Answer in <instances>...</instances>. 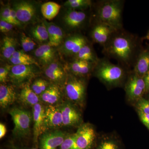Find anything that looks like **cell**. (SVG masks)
Listing matches in <instances>:
<instances>
[{"instance_id": "1", "label": "cell", "mask_w": 149, "mask_h": 149, "mask_svg": "<svg viewBox=\"0 0 149 149\" xmlns=\"http://www.w3.org/2000/svg\"><path fill=\"white\" fill-rule=\"evenodd\" d=\"M142 48L139 37L123 29L113 34L102 52L107 58L114 59L118 64L132 70Z\"/></svg>"}, {"instance_id": "40", "label": "cell", "mask_w": 149, "mask_h": 149, "mask_svg": "<svg viewBox=\"0 0 149 149\" xmlns=\"http://www.w3.org/2000/svg\"><path fill=\"white\" fill-rule=\"evenodd\" d=\"M10 14L12 24H13L14 26H21L22 24L19 21L18 19H17V17L15 12V11L13 9V8L12 7H11Z\"/></svg>"}, {"instance_id": "12", "label": "cell", "mask_w": 149, "mask_h": 149, "mask_svg": "<svg viewBox=\"0 0 149 149\" xmlns=\"http://www.w3.org/2000/svg\"><path fill=\"white\" fill-rule=\"evenodd\" d=\"M89 18V15L85 11L68 9L63 19L65 26L68 29L75 31L85 27Z\"/></svg>"}, {"instance_id": "15", "label": "cell", "mask_w": 149, "mask_h": 149, "mask_svg": "<svg viewBox=\"0 0 149 149\" xmlns=\"http://www.w3.org/2000/svg\"><path fill=\"white\" fill-rule=\"evenodd\" d=\"M67 134L62 130L47 131L40 137V149H56L64 141Z\"/></svg>"}, {"instance_id": "25", "label": "cell", "mask_w": 149, "mask_h": 149, "mask_svg": "<svg viewBox=\"0 0 149 149\" xmlns=\"http://www.w3.org/2000/svg\"><path fill=\"white\" fill-rule=\"evenodd\" d=\"M99 59L93 45L89 42L72 58V60L85 61L94 63H97Z\"/></svg>"}, {"instance_id": "42", "label": "cell", "mask_w": 149, "mask_h": 149, "mask_svg": "<svg viewBox=\"0 0 149 149\" xmlns=\"http://www.w3.org/2000/svg\"><path fill=\"white\" fill-rule=\"evenodd\" d=\"M143 39H146V40H147L149 41V30H148V33H147L146 37H144Z\"/></svg>"}, {"instance_id": "45", "label": "cell", "mask_w": 149, "mask_h": 149, "mask_svg": "<svg viewBox=\"0 0 149 149\" xmlns=\"http://www.w3.org/2000/svg\"><path fill=\"white\" fill-rule=\"evenodd\" d=\"M148 100L149 101V99H148Z\"/></svg>"}, {"instance_id": "29", "label": "cell", "mask_w": 149, "mask_h": 149, "mask_svg": "<svg viewBox=\"0 0 149 149\" xmlns=\"http://www.w3.org/2000/svg\"><path fill=\"white\" fill-rule=\"evenodd\" d=\"M61 7V6L57 3L53 1L47 2L44 3L41 6V12L46 19L51 20L58 14Z\"/></svg>"}, {"instance_id": "10", "label": "cell", "mask_w": 149, "mask_h": 149, "mask_svg": "<svg viewBox=\"0 0 149 149\" xmlns=\"http://www.w3.org/2000/svg\"><path fill=\"white\" fill-rule=\"evenodd\" d=\"M116 31L117 30L109 24L94 20L91 30V37L94 43L100 44L103 47Z\"/></svg>"}, {"instance_id": "41", "label": "cell", "mask_w": 149, "mask_h": 149, "mask_svg": "<svg viewBox=\"0 0 149 149\" xmlns=\"http://www.w3.org/2000/svg\"><path fill=\"white\" fill-rule=\"evenodd\" d=\"M7 129L6 125L2 123H0V139H2L6 136Z\"/></svg>"}, {"instance_id": "39", "label": "cell", "mask_w": 149, "mask_h": 149, "mask_svg": "<svg viewBox=\"0 0 149 149\" xmlns=\"http://www.w3.org/2000/svg\"><path fill=\"white\" fill-rule=\"evenodd\" d=\"M136 110L140 120L149 130V115L145 114L139 109H136Z\"/></svg>"}, {"instance_id": "31", "label": "cell", "mask_w": 149, "mask_h": 149, "mask_svg": "<svg viewBox=\"0 0 149 149\" xmlns=\"http://www.w3.org/2000/svg\"><path fill=\"white\" fill-rule=\"evenodd\" d=\"M96 149H121V147L117 139L106 136L100 140Z\"/></svg>"}, {"instance_id": "32", "label": "cell", "mask_w": 149, "mask_h": 149, "mask_svg": "<svg viewBox=\"0 0 149 149\" xmlns=\"http://www.w3.org/2000/svg\"><path fill=\"white\" fill-rule=\"evenodd\" d=\"M51 83L47 79L38 78L31 84L32 91L38 96L42 95L51 85Z\"/></svg>"}, {"instance_id": "43", "label": "cell", "mask_w": 149, "mask_h": 149, "mask_svg": "<svg viewBox=\"0 0 149 149\" xmlns=\"http://www.w3.org/2000/svg\"><path fill=\"white\" fill-rule=\"evenodd\" d=\"M12 149H38L37 148H30V149H20L19 148H17V147H16L15 146L12 147Z\"/></svg>"}, {"instance_id": "37", "label": "cell", "mask_w": 149, "mask_h": 149, "mask_svg": "<svg viewBox=\"0 0 149 149\" xmlns=\"http://www.w3.org/2000/svg\"><path fill=\"white\" fill-rule=\"evenodd\" d=\"M10 8L11 7L8 5L6 6L1 8L0 17H1V19L4 20L12 24L10 14Z\"/></svg>"}, {"instance_id": "38", "label": "cell", "mask_w": 149, "mask_h": 149, "mask_svg": "<svg viewBox=\"0 0 149 149\" xmlns=\"http://www.w3.org/2000/svg\"><path fill=\"white\" fill-rule=\"evenodd\" d=\"M14 25L10 23L4 21L0 20V30L3 33H7L13 29Z\"/></svg>"}, {"instance_id": "30", "label": "cell", "mask_w": 149, "mask_h": 149, "mask_svg": "<svg viewBox=\"0 0 149 149\" xmlns=\"http://www.w3.org/2000/svg\"><path fill=\"white\" fill-rule=\"evenodd\" d=\"M93 5L91 0H68L64 6L68 9L80 11H86L91 8Z\"/></svg>"}, {"instance_id": "14", "label": "cell", "mask_w": 149, "mask_h": 149, "mask_svg": "<svg viewBox=\"0 0 149 149\" xmlns=\"http://www.w3.org/2000/svg\"><path fill=\"white\" fill-rule=\"evenodd\" d=\"M88 42L84 35L79 33H74L65 40L61 47V52L65 55L72 58Z\"/></svg>"}, {"instance_id": "24", "label": "cell", "mask_w": 149, "mask_h": 149, "mask_svg": "<svg viewBox=\"0 0 149 149\" xmlns=\"http://www.w3.org/2000/svg\"><path fill=\"white\" fill-rule=\"evenodd\" d=\"M47 29L49 34V42L48 44L54 47H57L63 41V31L61 28L56 24L44 22Z\"/></svg>"}, {"instance_id": "36", "label": "cell", "mask_w": 149, "mask_h": 149, "mask_svg": "<svg viewBox=\"0 0 149 149\" xmlns=\"http://www.w3.org/2000/svg\"><path fill=\"white\" fill-rule=\"evenodd\" d=\"M12 65H5L0 68V82L1 84H6L8 81L9 74Z\"/></svg>"}, {"instance_id": "20", "label": "cell", "mask_w": 149, "mask_h": 149, "mask_svg": "<svg viewBox=\"0 0 149 149\" xmlns=\"http://www.w3.org/2000/svg\"><path fill=\"white\" fill-rule=\"evenodd\" d=\"M55 47L47 43L41 45L34 52L35 58L44 67L58 59Z\"/></svg>"}, {"instance_id": "6", "label": "cell", "mask_w": 149, "mask_h": 149, "mask_svg": "<svg viewBox=\"0 0 149 149\" xmlns=\"http://www.w3.org/2000/svg\"><path fill=\"white\" fill-rule=\"evenodd\" d=\"M39 67L35 65H12L9 74V81L15 87L18 88L31 83V81L38 76L40 71Z\"/></svg>"}, {"instance_id": "19", "label": "cell", "mask_w": 149, "mask_h": 149, "mask_svg": "<svg viewBox=\"0 0 149 149\" xmlns=\"http://www.w3.org/2000/svg\"><path fill=\"white\" fill-rule=\"evenodd\" d=\"M96 63L79 60H72L66 65L68 73L79 77L89 78L93 74Z\"/></svg>"}, {"instance_id": "28", "label": "cell", "mask_w": 149, "mask_h": 149, "mask_svg": "<svg viewBox=\"0 0 149 149\" xmlns=\"http://www.w3.org/2000/svg\"><path fill=\"white\" fill-rule=\"evenodd\" d=\"M31 33L34 40L38 43L42 45L49 43V34L45 22L37 24L33 27Z\"/></svg>"}, {"instance_id": "8", "label": "cell", "mask_w": 149, "mask_h": 149, "mask_svg": "<svg viewBox=\"0 0 149 149\" xmlns=\"http://www.w3.org/2000/svg\"><path fill=\"white\" fill-rule=\"evenodd\" d=\"M59 106L62 115L63 126L78 128L83 123L82 114L79 107L66 100Z\"/></svg>"}, {"instance_id": "11", "label": "cell", "mask_w": 149, "mask_h": 149, "mask_svg": "<svg viewBox=\"0 0 149 149\" xmlns=\"http://www.w3.org/2000/svg\"><path fill=\"white\" fill-rule=\"evenodd\" d=\"M43 73L46 79L51 83L61 86L68 72L66 65L65 66L57 59L45 67Z\"/></svg>"}, {"instance_id": "18", "label": "cell", "mask_w": 149, "mask_h": 149, "mask_svg": "<svg viewBox=\"0 0 149 149\" xmlns=\"http://www.w3.org/2000/svg\"><path fill=\"white\" fill-rule=\"evenodd\" d=\"M45 120L47 131L58 130L63 126L62 115L59 105L46 106Z\"/></svg>"}, {"instance_id": "23", "label": "cell", "mask_w": 149, "mask_h": 149, "mask_svg": "<svg viewBox=\"0 0 149 149\" xmlns=\"http://www.w3.org/2000/svg\"><path fill=\"white\" fill-rule=\"evenodd\" d=\"M15 86L12 85L1 84L0 85V106L6 109L17 100V93Z\"/></svg>"}, {"instance_id": "33", "label": "cell", "mask_w": 149, "mask_h": 149, "mask_svg": "<svg viewBox=\"0 0 149 149\" xmlns=\"http://www.w3.org/2000/svg\"><path fill=\"white\" fill-rule=\"evenodd\" d=\"M20 42L22 49L25 52L33 50L36 46V43L34 40L24 33H21L20 35Z\"/></svg>"}, {"instance_id": "17", "label": "cell", "mask_w": 149, "mask_h": 149, "mask_svg": "<svg viewBox=\"0 0 149 149\" xmlns=\"http://www.w3.org/2000/svg\"><path fill=\"white\" fill-rule=\"evenodd\" d=\"M40 102L46 106H57L62 103L64 98L61 85L52 84L40 96Z\"/></svg>"}, {"instance_id": "2", "label": "cell", "mask_w": 149, "mask_h": 149, "mask_svg": "<svg viewBox=\"0 0 149 149\" xmlns=\"http://www.w3.org/2000/svg\"><path fill=\"white\" fill-rule=\"evenodd\" d=\"M130 70L120 65L113 63L104 57L100 58L96 63L93 75L109 90L124 87Z\"/></svg>"}, {"instance_id": "4", "label": "cell", "mask_w": 149, "mask_h": 149, "mask_svg": "<svg viewBox=\"0 0 149 149\" xmlns=\"http://www.w3.org/2000/svg\"><path fill=\"white\" fill-rule=\"evenodd\" d=\"M88 78L68 73L64 83L61 85L65 100L80 108L85 105Z\"/></svg>"}, {"instance_id": "5", "label": "cell", "mask_w": 149, "mask_h": 149, "mask_svg": "<svg viewBox=\"0 0 149 149\" xmlns=\"http://www.w3.org/2000/svg\"><path fill=\"white\" fill-rule=\"evenodd\" d=\"M8 113L11 116L14 125L12 130L14 137L22 139L29 136L32 115L29 111L18 107L11 109Z\"/></svg>"}, {"instance_id": "35", "label": "cell", "mask_w": 149, "mask_h": 149, "mask_svg": "<svg viewBox=\"0 0 149 149\" xmlns=\"http://www.w3.org/2000/svg\"><path fill=\"white\" fill-rule=\"evenodd\" d=\"M136 109H139L149 115V101L148 99L143 97L139 100L135 104Z\"/></svg>"}, {"instance_id": "9", "label": "cell", "mask_w": 149, "mask_h": 149, "mask_svg": "<svg viewBox=\"0 0 149 149\" xmlns=\"http://www.w3.org/2000/svg\"><path fill=\"white\" fill-rule=\"evenodd\" d=\"M76 144L79 149H92L95 143L96 133L95 127L89 123H83L74 133Z\"/></svg>"}, {"instance_id": "21", "label": "cell", "mask_w": 149, "mask_h": 149, "mask_svg": "<svg viewBox=\"0 0 149 149\" xmlns=\"http://www.w3.org/2000/svg\"><path fill=\"white\" fill-rule=\"evenodd\" d=\"M31 84L27 83L19 87L20 90L17 94V100L24 106L33 107L40 102V97L32 91Z\"/></svg>"}, {"instance_id": "26", "label": "cell", "mask_w": 149, "mask_h": 149, "mask_svg": "<svg viewBox=\"0 0 149 149\" xmlns=\"http://www.w3.org/2000/svg\"><path fill=\"white\" fill-rule=\"evenodd\" d=\"M10 63L13 65H35L40 67L39 63L33 57L22 51H16L12 57L9 60Z\"/></svg>"}, {"instance_id": "22", "label": "cell", "mask_w": 149, "mask_h": 149, "mask_svg": "<svg viewBox=\"0 0 149 149\" xmlns=\"http://www.w3.org/2000/svg\"><path fill=\"white\" fill-rule=\"evenodd\" d=\"M132 70L138 75L143 77L149 72V45L141 49Z\"/></svg>"}, {"instance_id": "34", "label": "cell", "mask_w": 149, "mask_h": 149, "mask_svg": "<svg viewBox=\"0 0 149 149\" xmlns=\"http://www.w3.org/2000/svg\"><path fill=\"white\" fill-rule=\"evenodd\" d=\"M59 148L60 149H79L76 144L74 133L67 134L64 141Z\"/></svg>"}, {"instance_id": "27", "label": "cell", "mask_w": 149, "mask_h": 149, "mask_svg": "<svg viewBox=\"0 0 149 149\" xmlns=\"http://www.w3.org/2000/svg\"><path fill=\"white\" fill-rule=\"evenodd\" d=\"M17 42L13 37L6 36L3 39L1 49L3 58L9 60L16 51Z\"/></svg>"}, {"instance_id": "7", "label": "cell", "mask_w": 149, "mask_h": 149, "mask_svg": "<svg viewBox=\"0 0 149 149\" xmlns=\"http://www.w3.org/2000/svg\"><path fill=\"white\" fill-rule=\"evenodd\" d=\"M126 98L128 101L135 103L146 93V87L143 77L130 70L124 85Z\"/></svg>"}, {"instance_id": "3", "label": "cell", "mask_w": 149, "mask_h": 149, "mask_svg": "<svg viewBox=\"0 0 149 149\" xmlns=\"http://www.w3.org/2000/svg\"><path fill=\"white\" fill-rule=\"evenodd\" d=\"M124 0H101L95 6V19L109 24L117 31L123 29V12Z\"/></svg>"}, {"instance_id": "13", "label": "cell", "mask_w": 149, "mask_h": 149, "mask_svg": "<svg viewBox=\"0 0 149 149\" xmlns=\"http://www.w3.org/2000/svg\"><path fill=\"white\" fill-rule=\"evenodd\" d=\"M45 106L41 102L32 107V120L33 125V139L37 143L43 133L47 132L45 120Z\"/></svg>"}, {"instance_id": "16", "label": "cell", "mask_w": 149, "mask_h": 149, "mask_svg": "<svg viewBox=\"0 0 149 149\" xmlns=\"http://www.w3.org/2000/svg\"><path fill=\"white\" fill-rule=\"evenodd\" d=\"M12 8L15 12L17 19L21 24L29 23L35 18L36 8L31 2L25 1L15 2Z\"/></svg>"}, {"instance_id": "44", "label": "cell", "mask_w": 149, "mask_h": 149, "mask_svg": "<svg viewBox=\"0 0 149 149\" xmlns=\"http://www.w3.org/2000/svg\"><path fill=\"white\" fill-rule=\"evenodd\" d=\"M144 77H146V78H148V79H149V71L144 76Z\"/></svg>"}]
</instances>
